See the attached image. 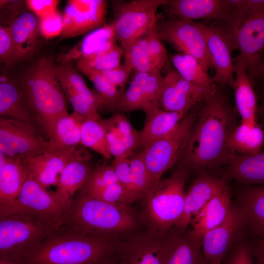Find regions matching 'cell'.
<instances>
[{
    "instance_id": "cell-1",
    "label": "cell",
    "mask_w": 264,
    "mask_h": 264,
    "mask_svg": "<svg viewBox=\"0 0 264 264\" xmlns=\"http://www.w3.org/2000/svg\"><path fill=\"white\" fill-rule=\"evenodd\" d=\"M203 102L181 154V167L204 171L231 163L238 154L228 144L238 125L236 107L218 90Z\"/></svg>"
},
{
    "instance_id": "cell-2",
    "label": "cell",
    "mask_w": 264,
    "mask_h": 264,
    "mask_svg": "<svg viewBox=\"0 0 264 264\" xmlns=\"http://www.w3.org/2000/svg\"><path fill=\"white\" fill-rule=\"evenodd\" d=\"M116 235L65 222L20 262L26 264H92L114 253Z\"/></svg>"
},
{
    "instance_id": "cell-3",
    "label": "cell",
    "mask_w": 264,
    "mask_h": 264,
    "mask_svg": "<svg viewBox=\"0 0 264 264\" xmlns=\"http://www.w3.org/2000/svg\"><path fill=\"white\" fill-rule=\"evenodd\" d=\"M58 66L51 57H43L20 81L36 122L48 140L58 120L68 113Z\"/></svg>"
},
{
    "instance_id": "cell-4",
    "label": "cell",
    "mask_w": 264,
    "mask_h": 264,
    "mask_svg": "<svg viewBox=\"0 0 264 264\" xmlns=\"http://www.w3.org/2000/svg\"><path fill=\"white\" fill-rule=\"evenodd\" d=\"M65 222L27 213L0 216V259L21 261Z\"/></svg>"
},
{
    "instance_id": "cell-5",
    "label": "cell",
    "mask_w": 264,
    "mask_h": 264,
    "mask_svg": "<svg viewBox=\"0 0 264 264\" xmlns=\"http://www.w3.org/2000/svg\"><path fill=\"white\" fill-rule=\"evenodd\" d=\"M66 222L91 231L116 235L133 228L136 220L129 206L103 201L82 189L66 213Z\"/></svg>"
},
{
    "instance_id": "cell-6",
    "label": "cell",
    "mask_w": 264,
    "mask_h": 264,
    "mask_svg": "<svg viewBox=\"0 0 264 264\" xmlns=\"http://www.w3.org/2000/svg\"><path fill=\"white\" fill-rule=\"evenodd\" d=\"M189 171L181 167L160 181L143 198L149 230L167 233L179 220L184 209V185Z\"/></svg>"
},
{
    "instance_id": "cell-7",
    "label": "cell",
    "mask_w": 264,
    "mask_h": 264,
    "mask_svg": "<svg viewBox=\"0 0 264 264\" xmlns=\"http://www.w3.org/2000/svg\"><path fill=\"white\" fill-rule=\"evenodd\" d=\"M198 110H190L172 132L141 152L152 188L160 181L165 171L178 160Z\"/></svg>"
},
{
    "instance_id": "cell-8",
    "label": "cell",
    "mask_w": 264,
    "mask_h": 264,
    "mask_svg": "<svg viewBox=\"0 0 264 264\" xmlns=\"http://www.w3.org/2000/svg\"><path fill=\"white\" fill-rule=\"evenodd\" d=\"M168 0L112 1L114 17L110 24L121 45L144 36L156 23L157 9Z\"/></svg>"
},
{
    "instance_id": "cell-9",
    "label": "cell",
    "mask_w": 264,
    "mask_h": 264,
    "mask_svg": "<svg viewBox=\"0 0 264 264\" xmlns=\"http://www.w3.org/2000/svg\"><path fill=\"white\" fill-rule=\"evenodd\" d=\"M221 22L231 36L237 56L243 63L252 83L256 85V75L264 50V9L250 16Z\"/></svg>"
},
{
    "instance_id": "cell-10",
    "label": "cell",
    "mask_w": 264,
    "mask_h": 264,
    "mask_svg": "<svg viewBox=\"0 0 264 264\" xmlns=\"http://www.w3.org/2000/svg\"><path fill=\"white\" fill-rule=\"evenodd\" d=\"M156 30L162 41L173 45L183 54L190 55L208 71L213 68L207 46L203 24L175 18L156 21Z\"/></svg>"
},
{
    "instance_id": "cell-11",
    "label": "cell",
    "mask_w": 264,
    "mask_h": 264,
    "mask_svg": "<svg viewBox=\"0 0 264 264\" xmlns=\"http://www.w3.org/2000/svg\"><path fill=\"white\" fill-rule=\"evenodd\" d=\"M48 144L43 132L34 124L0 117V153L27 158L45 153Z\"/></svg>"
},
{
    "instance_id": "cell-12",
    "label": "cell",
    "mask_w": 264,
    "mask_h": 264,
    "mask_svg": "<svg viewBox=\"0 0 264 264\" xmlns=\"http://www.w3.org/2000/svg\"><path fill=\"white\" fill-rule=\"evenodd\" d=\"M66 213L51 192L29 175L18 195L11 200L0 204V216L27 213L66 221Z\"/></svg>"
},
{
    "instance_id": "cell-13",
    "label": "cell",
    "mask_w": 264,
    "mask_h": 264,
    "mask_svg": "<svg viewBox=\"0 0 264 264\" xmlns=\"http://www.w3.org/2000/svg\"><path fill=\"white\" fill-rule=\"evenodd\" d=\"M170 232L160 233L148 229L118 240L114 254L123 264H164Z\"/></svg>"
},
{
    "instance_id": "cell-14",
    "label": "cell",
    "mask_w": 264,
    "mask_h": 264,
    "mask_svg": "<svg viewBox=\"0 0 264 264\" xmlns=\"http://www.w3.org/2000/svg\"><path fill=\"white\" fill-rule=\"evenodd\" d=\"M164 77L160 70L135 72L128 89L117 101L114 110L129 112L141 110L147 114L160 108V97Z\"/></svg>"
},
{
    "instance_id": "cell-15",
    "label": "cell",
    "mask_w": 264,
    "mask_h": 264,
    "mask_svg": "<svg viewBox=\"0 0 264 264\" xmlns=\"http://www.w3.org/2000/svg\"><path fill=\"white\" fill-rule=\"evenodd\" d=\"M210 25L203 24L206 42L215 74L214 83L234 88L235 78L232 52L236 49L227 30L220 21Z\"/></svg>"
},
{
    "instance_id": "cell-16",
    "label": "cell",
    "mask_w": 264,
    "mask_h": 264,
    "mask_svg": "<svg viewBox=\"0 0 264 264\" xmlns=\"http://www.w3.org/2000/svg\"><path fill=\"white\" fill-rule=\"evenodd\" d=\"M107 12L106 0H68L63 15V31L58 41L77 37L102 25Z\"/></svg>"
},
{
    "instance_id": "cell-17",
    "label": "cell",
    "mask_w": 264,
    "mask_h": 264,
    "mask_svg": "<svg viewBox=\"0 0 264 264\" xmlns=\"http://www.w3.org/2000/svg\"><path fill=\"white\" fill-rule=\"evenodd\" d=\"M164 68L165 74L160 97L161 109L189 113L197 103L204 100L200 89L182 78L170 61Z\"/></svg>"
},
{
    "instance_id": "cell-18",
    "label": "cell",
    "mask_w": 264,
    "mask_h": 264,
    "mask_svg": "<svg viewBox=\"0 0 264 264\" xmlns=\"http://www.w3.org/2000/svg\"><path fill=\"white\" fill-rule=\"evenodd\" d=\"M91 155L84 149L80 150L62 171L51 194L66 211L69 209L76 194L82 189L89 179L94 167Z\"/></svg>"
},
{
    "instance_id": "cell-19",
    "label": "cell",
    "mask_w": 264,
    "mask_h": 264,
    "mask_svg": "<svg viewBox=\"0 0 264 264\" xmlns=\"http://www.w3.org/2000/svg\"><path fill=\"white\" fill-rule=\"evenodd\" d=\"M226 186L222 178L207 173L198 176L186 193L183 212L176 229L186 230L207 204Z\"/></svg>"
},
{
    "instance_id": "cell-20",
    "label": "cell",
    "mask_w": 264,
    "mask_h": 264,
    "mask_svg": "<svg viewBox=\"0 0 264 264\" xmlns=\"http://www.w3.org/2000/svg\"><path fill=\"white\" fill-rule=\"evenodd\" d=\"M242 220H245L243 215L232 207L225 220L204 235L201 241L203 263L222 264Z\"/></svg>"
},
{
    "instance_id": "cell-21",
    "label": "cell",
    "mask_w": 264,
    "mask_h": 264,
    "mask_svg": "<svg viewBox=\"0 0 264 264\" xmlns=\"http://www.w3.org/2000/svg\"><path fill=\"white\" fill-rule=\"evenodd\" d=\"M100 121L106 132L113 160L123 159L133 153L138 146L139 132L134 129L123 112H117Z\"/></svg>"
},
{
    "instance_id": "cell-22",
    "label": "cell",
    "mask_w": 264,
    "mask_h": 264,
    "mask_svg": "<svg viewBox=\"0 0 264 264\" xmlns=\"http://www.w3.org/2000/svg\"><path fill=\"white\" fill-rule=\"evenodd\" d=\"M79 151L72 148L26 158L29 175L45 189L56 186L64 169Z\"/></svg>"
},
{
    "instance_id": "cell-23",
    "label": "cell",
    "mask_w": 264,
    "mask_h": 264,
    "mask_svg": "<svg viewBox=\"0 0 264 264\" xmlns=\"http://www.w3.org/2000/svg\"><path fill=\"white\" fill-rule=\"evenodd\" d=\"M165 6L171 18L183 21L226 18L225 0H169Z\"/></svg>"
},
{
    "instance_id": "cell-24",
    "label": "cell",
    "mask_w": 264,
    "mask_h": 264,
    "mask_svg": "<svg viewBox=\"0 0 264 264\" xmlns=\"http://www.w3.org/2000/svg\"><path fill=\"white\" fill-rule=\"evenodd\" d=\"M233 64L236 108L241 117V122L254 124L257 122L258 106L254 86L248 76L243 63L238 56L233 59Z\"/></svg>"
},
{
    "instance_id": "cell-25",
    "label": "cell",
    "mask_w": 264,
    "mask_h": 264,
    "mask_svg": "<svg viewBox=\"0 0 264 264\" xmlns=\"http://www.w3.org/2000/svg\"><path fill=\"white\" fill-rule=\"evenodd\" d=\"M201 241L186 230L170 233L164 264H202Z\"/></svg>"
},
{
    "instance_id": "cell-26",
    "label": "cell",
    "mask_w": 264,
    "mask_h": 264,
    "mask_svg": "<svg viewBox=\"0 0 264 264\" xmlns=\"http://www.w3.org/2000/svg\"><path fill=\"white\" fill-rule=\"evenodd\" d=\"M230 193L227 186L215 196L196 216L190 231L191 236L202 240L204 235L220 225L226 219L231 208Z\"/></svg>"
},
{
    "instance_id": "cell-27",
    "label": "cell",
    "mask_w": 264,
    "mask_h": 264,
    "mask_svg": "<svg viewBox=\"0 0 264 264\" xmlns=\"http://www.w3.org/2000/svg\"><path fill=\"white\" fill-rule=\"evenodd\" d=\"M0 115L32 123L40 128L26 101L20 81L7 79L0 81Z\"/></svg>"
},
{
    "instance_id": "cell-28",
    "label": "cell",
    "mask_w": 264,
    "mask_h": 264,
    "mask_svg": "<svg viewBox=\"0 0 264 264\" xmlns=\"http://www.w3.org/2000/svg\"><path fill=\"white\" fill-rule=\"evenodd\" d=\"M188 113L166 111L160 108L146 114L143 127L139 132L138 147L144 150L169 133Z\"/></svg>"
},
{
    "instance_id": "cell-29",
    "label": "cell",
    "mask_w": 264,
    "mask_h": 264,
    "mask_svg": "<svg viewBox=\"0 0 264 264\" xmlns=\"http://www.w3.org/2000/svg\"><path fill=\"white\" fill-rule=\"evenodd\" d=\"M29 176L26 158L9 156L0 166V204L8 202L19 193Z\"/></svg>"
},
{
    "instance_id": "cell-30",
    "label": "cell",
    "mask_w": 264,
    "mask_h": 264,
    "mask_svg": "<svg viewBox=\"0 0 264 264\" xmlns=\"http://www.w3.org/2000/svg\"><path fill=\"white\" fill-rule=\"evenodd\" d=\"M13 41L24 60L35 52L38 44L39 22L28 12L18 14L9 26Z\"/></svg>"
},
{
    "instance_id": "cell-31",
    "label": "cell",
    "mask_w": 264,
    "mask_h": 264,
    "mask_svg": "<svg viewBox=\"0 0 264 264\" xmlns=\"http://www.w3.org/2000/svg\"><path fill=\"white\" fill-rule=\"evenodd\" d=\"M169 58L174 67L181 77L200 89L204 100L217 91L215 83L208 71L195 58L185 54H174Z\"/></svg>"
},
{
    "instance_id": "cell-32",
    "label": "cell",
    "mask_w": 264,
    "mask_h": 264,
    "mask_svg": "<svg viewBox=\"0 0 264 264\" xmlns=\"http://www.w3.org/2000/svg\"><path fill=\"white\" fill-rule=\"evenodd\" d=\"M83 121L74 112L59 119L48 140L46 152H58L77 148L81 144V128Z\"/></svg>"
},
{
    "instance_id": "cell-33",
    "label": "cell",
    "mask_w": 264,
    "mask_h": 264,
    "mask_svg": "<svg viewBox=\"0 0 264 264\" xmlns=\"http://www.w3.org/2000/svg\"><path fill=\"white\" fill-rule=\"evenodd\" d=\"M230 149L239 155H253L264 148V130L257 122H241L231 132L228 142Z\"/></svg>"
},
{
    "instance_id": "cell-34",
    "label": "cell",
    "mask_w": 264,
    "mask_h": 264,
    "mask_svg": "<svg viewBox=\"0 0 264 264\" xmlns=\"http://www.w3.org/2000/svg\"><path fill=\"white\" fill-rule=\"evenodd\" d=\"M227 175L248 186L264 185V148L255 155H238L228 165Z\"/></svg>"
},
{
    "instance_id": "cell-35",
    "label": "cell",
    "mask_w": 264,
    "mask_h": 264,
    "mask_svg": "<svg viewBox=\"0 0 264 264\" xmlns=\"http://www.w3.org/2000/svg\"><path fill=\"white\" fill-rule=\"evenodd\" d=\"M111 25L109 24L92 31L62 57V63L79 60L104 50L116 43Z\"/></svg>"
},
{
    "instance_id": "cell-36",
    "label": "cell",
    "mask_w": 264,
    "mask_h": 264,
    "mask_svg": "<svg viewBox=\"0 0 264 264\" xmlns=\"http://www.w3.org/2000/svg\"><path fill=\"white\" fill-rule=\"evenodd\" d=\"M242 215L257 232L264 228V185H250L241 193Z\"/></svg>"
},
{
    "instance_id": "cell-37",
    "label": "cell",
    "mask_w": 264,
    "mask_h": 264,
    "mask_svg": "<svg viewBox=\"0 0 264 264\" xmlns=\"http://www.w3.org/2000/svg\"><path fill=\"white\" fill-rule=\"evenodd\" d=\"M100 120L87 119L83 121L81 128V145L106 159H111L112 157L109 150L106 132Z\"/></svg>"
},
{
    "instance_id": "cell-38",
    "label": "cell",
    "mask_w": 264,
    "mask_h": 264,
    "mask_svg": "<svg viewBox=\"0 0 264 264\" xmlns=\"http://www.w3.org/2000/svg\"><path fill=\"white\" fill-rule=\"evenodd\" d=\"M121 46L124 50L125 62L129 64L135 72L158 71L144 36Z\"/></svg>"
},
{
    "instance_id": "cell-39",
    "label": "cell",
    "mask_w": 264,
    "mask_h": 264,
    "mask_svg": "<svg viewBox=\"0 0 264 264\" xmlns=\"http://www.w3.org/2000/svg\"><path fill=\"white\" fill-rule=\"evenodd\" d=\"M58 70L60 81L70 86L76 93L98 110L103 107L97 94L89 88L82 77L73 68L71 62L62 63L58 66Z\"/></svg>"
},
{
    "instance_id": "cell-40",
    "label": "cell",
    "mask_w": 264,
    "mask_h": 264,
    "mask_svg": "<svg viewBox=\"0 0 264 264\" xmlns=\"http://www.w3.org/2000/svg\"><path fill=\"white\" fill-rule=\"evenodd\" d=\"M77 68L92 82L95 92L99 97L103 106L114 110L123 91L109 82L97 70L81 64H77Z\"/></svg>"
},
{
    "instance_id": "cell-41",
    "label": "cell",
    "mask_w": 264,
    "mask_h": 264,
    "mask_svg": "<svg viewBox=\"0 0 264 264\" xmlns=\"http://www.w3.org/2000/svg\"><path fill=\"white\" fill-rule=\"evenodd\" d=\"M123 55V48L116 43L104 50L81 58L77 64L97 70H108L120 66Z\"/></svg>"
},
{
    "instance_id": "cell-42",
    "label": "cell",
    "mask_w": 264,
    "mask_h": 264,
    "mask_svg": "<svg viewBox=\"0 0 264 264\" xmlns=\"http://www.w3.org/2000/svg\"><path fill=\"white\" fill-rule=\"evenodd\" d=\"M88 194L94 198L107 203L128 206L139 199L120 181L112 184L102 190Z\"/></svg>"
},
{
    "instance_id": "cell-43",
    "label": "cell",
    "mask_w": 264,
    "mask_h": 264,
    "mask_svg": "<svg viewBox=\"0 0 264 264\" xmlns=\"http://www.w3.org/2000/svg\"><path fill=\"white\" fill-rule=\"evenodd\" d=\"M118 182L119 180L112 164L104 162L94 167L83 189L87 193L91 194Z\"/></svg>"
},
{
    "instance_id": "cell-44",
    "label": "cell",
    "mask_w": 264,
    "mask_h": 264,
    "mask_svg": "<svg viewBox=\"0 0 264 264\" xmlns=\"http://www.w3.org/2000/svg\"><path fill=\"white\" fill-rule=\"evenodd\" d=\"M227 22L255 14L264 9V0H225Z\"/></svg>"
},
{
    "instance_id": "cell-45",
    "label": "cell",
    "mask_w": 264,
    "mask_h": 264,
    "mask_svg": "<svg viewBox=\"0 0 264 264\" xmlns=\"http://www.w3.org/2000/svg\"><path fill=\"white\" fill-rule=\"evenodd\" d=\"M60 82L66 99L72 105L75 113L84 120L101 119L97 110L76 93L70 86L65 82Z\"/></svg>"
},
{
    "instance_id": "cell-46",
    "label": "cell",
    "mask_w": 264,
    "mask_h": 264,
    "mask_svg": "<svg viewBox=\"0 0 264 264\" xmlns=\"http://www.w3.org/2000/svg\"><path fill=\"white\" fill-rule=\"evenodd\" d=\"M0 59L7 66L24 60L13 41L9 26L0 27Z\"/></svg>"
},
{
    "instance_id": "cell-47",
    "label": "cell",
    "mask_w": 264,
    "mask_h": 264,
    "mask_svg": "<svg viewBox=\"0 0 264 264\" xmlns=\"http://www.w3.org/2000/svg\"><path fill=\"white\" fill-rule=\"evenodd\" d=\"M144 36L154 64L157 69L160 70L164 67L169 60L166 48L158 34L156 23L151 27Z\"/></svg>"
},
{
    "instance_id": "cell-48",
    "label": "cell",
    "mask_w": 264,
    "mask_h": 264,
    "mask_svg": "<svg viewBox=\"0 0 264 264\" xmlns=\"http://www.w3.org/2000/svg\"><path fill=\"white\" fill-rule=\"evenodd\" d=\"M64 28V19L57 11L46 17L40 19V31L46 39H50L60 36Z\"/></svg>"
},
{
    "instance_id": "cell-49",
    "label": "cell",
    "mask_w": 264,
    "mask_h": 264,
    "mask_svg": "<svg viewBox=\"0 0 264 264\" xmlns=\"http://www.w3.org/2000/svg\"><path fill=\"white\" fill-rule=\"evenodd\" d=\"M132 69L131 65L124 62L123 64L114 68L97 71L109 82L122 90Z\"/></svg>"
},
{
    "instance_id": "cell-50",
    "label": "cell",
    "mask_w": 264,
    "mask_h": 264,
    "mask_svg": "<svg viewBox=\"0 0 264 264\" xmlns=\"http://www.w3.org/2000/svg\"><path fill=\"white\" fill-rule=\"evenodd\" d=\"M59 0H27L28 7L40 19L46 17L57 11Z\"/></svg>"
},
{
    "instance_id": "cell-51",
    "label": "cell",
    "mask_w": 264,
    "mask_h": 264,
    "mask_svg": "<svg viewBox=\"0 0 264 264\" xmlns=\"http://www.w3.org/2000/svg\"><path fill=\"white\" fill-rule=\"evenodd\" d=\"M248 247L244 245L237 247L224 264H254Z\"/></svg>"
},
{
    "instance_id": "cell-52",
    "label": "cell",
    "mask_w": 264,
    "mask_h": 264,
    "mask_svg": "<svg viewBox=\"0 0 264 264\" xmlns=\"http://www.w3.org/2000/svg\"><path fill=\"white\" fill-rule=\"evenodd\" d=\"M255 87L258 101H259L257 120L264 130V82H258Z\"/></svg>"
},
{
    "instance_id": "cell-53",
    "label": "cell",
    "mask_w": 264,
    "mask_h": 264,
    "mask_svg": "<svg viewBox=\"0 0 264 264\" xmlns=\"http://www.w3.org/2000/svg\"><path fill=\"white\" fill-rule=\"evenodd\" d=\"M260 237L256 240L248 250L253 256L258 264H264V234H260Z\"/></svg>"
},
{
    "instance_id": "cell-54",
    "label": "cell",
    "mask_w": 264,
    "mask_h": 264,
    "mask_svg": "<svg viewBox=\"0 0 264 264\" xmlns=\"http://www.w3.org/2000/svg\"><path fill=\"white\" fill-rule=\"evenodd\" d=\"M258 82H264V60H263L257 70L256 84Z\"/></svg>"
},
{
    "instance_id": "cell-55",
    "label": "cell",
    "mask_w": 264,
    "mask_h": 264,
    "mask_svg": "<svg viewBox=\"0 0 264 264\" xmlns=\"http://www.w3.org/2000/svg\"><path fill=\"white\" fill-rule=\"evenodd\" d=\"M114 254L109 255L92 264H113L115 262Z\"/></svg>"
},
{
    "instance_id": "cell-56",
    "label": "cell",
    "mask_w": 264,
    "mask_h": 264,
    "mask_svg": "<svg viewBox=\"0 0 264 264\" xmlns=\"http://www.w3.org/2000/svg\"><path fill=\"white\" fill-rule=\"evenodd\" d=\"M0 264H26L20 262H15L7 260L5 259H0Z\"/></svg>"
},
{
    "instance_id": "cell-57",
    "label": "cell",
    "mask_w": 264,
    "mask_h": 264,
    "mask_svg": "<svg viewBox=\"0 0 264 264\" xmlns=\"http://www.w3.org/2000/svg\"><path fill=\"white\" fill-rule=\"evenodd\" d=\"M259 234H264V228L262 229L261 230L257 232Z\"/></svg>"
},
{
    "instance_id": "cell-58",
    "label": "cell",
    "mask_w": 264,
    "mask_h": 264,
    "mask_svg": "<svg viewBox=\"0 0 264 264\" xmlns=\"http://www.w3.org/2000/svg\"><path fill=\"white\" fill-rule=\"evenodd\" d=\"M202 264H218L203 263Z\"/></svg>"
},
{
    "instance_id": "cell-59",
    "label": "cell",
    "mask_w": 264,
    "mask_h": 264,
    "mask_svg": "<svg viewBox=\"0 0 264 264\" xmlns=\"http://www.w3.org/2000/svg\"><path fill=\"white\" fill-rule=\"evenodd\" d=\"M113 264H116L115 262H114V263Z\"/></svg>"
}]
</instances>
